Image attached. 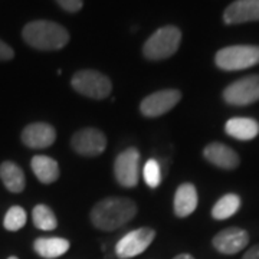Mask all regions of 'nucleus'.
<instances>
[{
  "label": "nucleus",
  "mask_w": 259,
  "mask_h": 259,
  "mask_svg": "<svg viewBox=\"0 0 259 259\" xmlns=\"http://www.w3.org/2000/svg\"><path fill=\"white\" fill-rule=\"evenodd\" d=\"M56 2L62 9L71 12V13H75V12L82 9L83 5V0H56Z\"/></svg>",
  "instance_id": "obj_24"
},
{
  "label": "nucleus",
  "mask_w": 259,
  "mask_h": 259,
  "mask_svg": "<svg viewBox=\"0 0 259 259\" xmlns=\"http://www.w3.org/2000/svg\"><path fill=\"white\" fill-rule=\"evenodd\" d=\"M114 175L122 187H136L140 179V153L137 148H127L114 161Z\"/></svg>",
  "instance_id": "obj_7"
},
{
  "label": "nucleus",
  "mask_w": 259,
  "mask_h": 259,
  "mask_svg": "<svg viewBox=\"0 0 259 259\" xmlns=\"http://www.w3.org/2000/svg\"><path fill=\"white\" fill-rule=\"evenodd\" d=\"M33 225L40 231H54L58 226L55 213L47 204H37L32 212Z\"/></svg>",
  "instance_id": "obj_21"
},
{
  "label": "nucleus",
  "mask_w": 259,
  "mask_h": 259,
  "mask_svg": "<svg viewBox=\"0 0 259 259\" xmlns=\"http://www.w3.org/2000/svg\"><path fill=\"white\" fill-rule=\"evenodd\" d=\"M156 238V232L150 228H140L128 232L115 245V253L121 259H130L143 253Z\"/></svg>",
  "instance_id": "obj_8"
},
{
  "label": "nucleus",
  "mask_w": 259,
  "mask_h": 259,
  "mask_svg": "<svg viewBox=\"0 0 259 259\" xmlns=\"http://www.w3.org/2000/svg\"><path fill=\"white\" fill-rule=\"evenodd\" d=\"M204 158L213 166L233 170L239 166V156L233 148L225 146L222 143H212L203 150Z\"/></svg>",
  "instance_id": "obj_14"
},
{
  "label": "nucleus",
  "mask_w": 259,
  "mask_h": 259,
  "mask_svg": "<svg viewBox=\"0 0 259 259\" xmlns=\"http://www.w3.org/2000/svg\"><path fill=\"white\" fill-rule=\"evenodd\" d=\"M225 131L236 140L249 141L259 134V122L253 118L245 117H235L226 122Z\"/></svg>",
  "instance_id": "obj_15"
},
{
  "label": "nucleus",
  "mask_w": 259,
  "mask_h": 259,
  "mask_svg": "<svg viewBox=\"0 0 259 259\" xmlns=\"http://www.w3.org/2000/svg\"><path fill=\"white\" fill-rule=\"evenodd\" d=\"M8 259H19V258H16V256H10V258H8Z\"/></svg>",
  "instance_id": "obj_28"
},
{
  "label": "nucleus",
  "mask_w": 259,
  "mask_h": 259,
  "mask_svg": "<svg viewBox=\"0 0 259 259\" xmlns=\"http://www.w3.org/2000/svg\"><path fill=\"white\" fill-rule=\"evenodd\" d=\"M33 249L42 258L54 259L69 249V242L62 238H39L33 243Z\"/></svg>",
  "instance_id": "obj_19"
},
{
  "label": "nucleus",
  "mask_w": 259,
  "mask_h": 259,
  "mask_svg": "<svg viewBox=\"0 0 259 259\" xmlns=\"http://www.w3.org/2000/svg\"><path fill=\"white\" fill-rule=\"evenodd\" d=\"M71 147L79 156L95 157L104 153V150L107 147V139L100 130L82 128L76 131L72 136Z\"/></svg>",
  "instance_id": "obj_9"
},
{
  "label": "nucleus",
  "mask_w": 259,
  "mask_h": 259,
  "mask_svg": "<svg viewBox=\"0 0 259 259\" xmlns=\"http://www.w3.org/2000/svg\"><path fill=\"white\" fill-rule=\"evenodd\" d=\"M71 85L76 93L93 100L107 98L112 90V83L108 76H105L94 69L78 71L71 79Z\"/></svg>",
  "instance_id": "obj_5"
},
{
  "label": "nucleus",
  "mask_w": 259,
  "mask_h": 259,
  "mask_svg": "<svg viewBox=\"0 0 259 259\" xmlns=\"http://www.w3.org/2000/svg\"><path fill=\"white\" fill-rule=\"evenodd\" d=\"M197 190L192 183L179 186L175 194V213L179 218H186L197 207Z\"/></svg>",
  "instance_id": "obj_16"
},
{
  "label": "nucleus",
  "mask_w": 259,
  "mask_h": 259,
  "mask_svg": "<svg viewBox=\"0 0 259 259\" xmlns=\"http://www.w3.org/2000/svg\"><path fill=\"white\" fill-rule=\"evenodd\" d=\"M180 100H182V93L179 90L157 91V93L150 94L141 101L140 111L143 112V115L150 117V118L160 117L170 110H173Z\"/></svg>",
  "instance_id": "obj_10"
},
{
  "label": "nucleus",
  "mask_w": 259,
  "mask_h": 259,
  "mask_svg": "<svg viewBox=\"0 0 259 259\" xmlns=\"http://www.w3.org/2000/svg\"><path fill=\"white\" fill-rule=\"evenodd\" d=\"M22 141L30 148L51 147L56 140L55 128L47 122H33L22 131Z\"/></svg>",
  "instance_id": "obj_13"
},
{
  "label": "nucleus",
  "mask_w": 259,
  "mask_h": 259,
  "mask_svg": "<svg viewBox=\"0 0 259 259\" xmlns=\"http://www.w3.org/2000/svg\"><path fill=\"white\" fill-rule=\"evenodd\" d=\"M242 259H259V245L252 246V248L243 255V258Z\"/></svg>",
  "instance_id": "obj_26"
},
{
  "label": "nucleus",
  "mask_w": 259,
  "mask_h": 259,
  "mask_svg": "<svg viewBox=\"0 0 259 259\" xmlns=\"http://www.w3.org/2000/svg\"><path fill=\"white\" fill-rule=\"evenodd\" d=\"M26 225V212L20 206H12L5 219H3V226L9 232H16L22 229Z\"/></svg>",
  "instance_id": "obj_22"
},
{
  "label": "nucleus",
  "mask_w": 259,
  "mask_h": 259,
  "mask_svg": "<svg viewBox=\"0 0 259 259\" xmlns=\"http://www.w3.org/2000/svg\"><path fill=\"white\" fill-rule=\"evenodd\" d=\"M137 213V204L127 197H107L91 210V222L101 231L111 232L128 223Z\"/></svg>",
  "instance_id": "obj_1"
},
{
  "label": "nucleus",
  "mask_w": 259,
  "mask_h": 259,
  "mask_svg": "<svg viewBox=\"0 0 259 259\" xmlns=\"http://www.w3.org/2000/svg\"><path fill=\"white\" fill-rule=\"evenodd\" d=\"M143 175H144V180L147 183L148 187L156 189L161 182V168L156 160H148L146 166L143 168Z\"/></svg>",
  "instance_id": "obj_23"
},
{
  "label": "nucleus",
  "mask_w": 259,
  "mask_h": 259,
  "mask_svg": "<svg viewBox=\"0 0 259 259\" xmlns=\"http://www.w3.org/2000/svg\"><path fill=\"white\" fill-rule=\"evenodd\" d=\"M175 259H194L192 255H189V253H182V255H177Z\"/></svg>",
  "instance_id": "obj_27"
},
{
  "label": "nucleus",
  "mask_w": 259,
  "mask_h": 259,
  "mask_svg": "<svg viewBox=\"0 0 259 259\" xmlns=\"http://www.w3.org/2000/svg\"><path fill=\"white\" fill-rule=\"evenodd\" d=\"M241 207V197L238 194H225L213 206L212 216L216 221H225L233 216Z\"/></svg>",
  "instance_id": "obj_20"
},
{
  "label": "nucleus",
  "mask_w": 259,
  "mask_h": 259,
  "mask_svg": "<svg viewBox=\"0 0 259 259\" xmlns=\"http://www.w3.org/2000/svg\"><path fill=\"white\" fill-rule=\"evenodd\" d=\"M226 25H239L259 20V0H235L223 12Z\"/></svg>",
  "instance_id": "obj_12"
},
{
  "label": "nucleus",
  "mask_w": 259,
  "mask_h": 259,
  "mask_svg": "<svg viewBox=\"0 0 259 259\" xmlns=\"http://www.w3.org/2000/svg\"><path fill=\"white\" fill-rule=\"evenodd\" d=\"M182 42V32L176 26H163L156 30L143 47V54L150 61H161L175 55Z\"/></svg>",
  "instance_id": "obj_3"
},
{
  "label": "nucleus",
  "mask_w": 259,
  "mask_h": 259,
  "mask_svg": "<svg viewBox=\"0 0 259 259\" xmlns=\"http://www.w3.org/2000/svg\"><path fill=\"white\" fill-rule=\"evenodd\" d=\"M22 36L29 47L39 51H58L69 42L68 30L51 20L30 22L23 28Z\"/></svg>",
  "instance_id": "obj_2"
},
{
  "label": "nucleus",
  "mask_w": 259,
  "mask_h": 259,
  "mask_svg": "<svg viewBox=\"0 0 259 259\" xmlns=\"http://www.w3.org/2000/svg\"><path fill=\"white\" fill-rule=\"evenodd\" d=\"M249 243L248 232L241 228H228L213 238V246L223 255H235L246 248Z\"/></svg>",
  "instance_id": "obj_11"
},
{
  "label": "nucleus",
  "mask_w": 259,
  "mask_h": 259,
  "mask_svg": "<svg viewBox=\"0 0 259 259\" xmlns=\"http://www.w3.org/2000/svg\"><path fill=\"white\" fill-rule=\"evenodd\" d=\"M0 180L12 193L23 192L25 185H26L23 170L13 161H3L0 164Z\"/></svg>",
  "instance_id": "obj_17"
},
{
  "label": "nucleus",
  "mask_w": 259,
  "mask_h": 259,
  "mask_svg": "<svg viewBox=\"0 0 259 259\" xmlns=\"http://www.w3.org/2000/svg\"><path fill=\"white\" fill-rule=\"evenodd\" d=\"M214 62L223 71H242L259 64V47L256 45H233L221 49Z\"/></svg>",
  "instance_id": "obj_4"
},
{
  "label": "nucleus",
  "mask_w": 259,
  "mask_h": 259,
  "mask_svg": "<svg viewBox=\"0 0 259 259\" xmlns=\"http://www.w3.org/2000/svg\"><path fill=\"white\" fill-rule=\"evenodd\" d=\"M223 100L238 107L259 101V75H249L228 85L223 91Z\"/></svg>",
  "instance_id": "obj_6"
},
{
  "label": "nucleus",
  "mask_w": 259,
  "mask_h": 259,
  "mask_svg": "<svg viewBox=\"0 0 259 259\" xmlns=\"http://www.w3.org/2000/svg\"><path fill=\"white\" fill-rule=\"evenodd\" d=\"M30 166L37 180L44 185H51L59 177V166L56 160L48 156H35L32 158Z\"/></svg>",
  "instance_id": "obj_18"
},
{
  "label": "nucleus",
  "mask_w": 259,
  "mask_h": 259,
  "mask_svg": "<svg viewBox=\"0 0 259 259\" xmlns=\"http://www.w3.org/2000/svg\"><path fill=\"white\" fill-rule=\"evenodd\" d=\"M13 56H15L13 49L8 44H5L3 40H0V62L10 61V59H13Z\"/></svg>",
  "instance_id": "obj_25"
}]
</instances>
